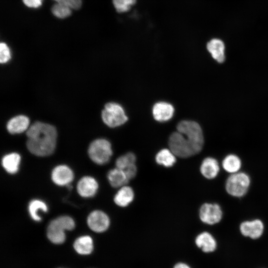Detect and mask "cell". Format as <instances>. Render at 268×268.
Masks as SVG:
<instances>
[{
  "label": "cell",
  "mask_w": 268,
  "mask_h": 268,
  "mask_svg": "<svg viewBox=\"0 0 268 268\" xmlns=\"http://www.w3.org/2000/svg\"><path fill=\"white\" fill-rule=\"evenodd\" d=\"M174 112L173 106L164 102L156 103L152 109L154 118L159 122H165L170 120L173 117Z\"/></svg>",
  "instance_id": "4fadbf2b"
},
{
  "label": "cell",
  "mask_w": 268,
  "mask_h": 268,
  "mask_svg": "<svg viewBox=\"0 0 268 268\" xmlns=\"http://www.w3.org/2000/svg\"><path fill=\"white\" fill-rule=\"evenodd\" d=\"M102 118L105 124L111 128L120 126L128 120L123 108L116 103H108L102 112Z\"/></svg>",
  "instance_id": "8992f818"
},
{
  "label": "cell",
  "mask_w": 268,
  "mask_h": 268,
  "mask_svg": "<svg viewBox=\"0 0 268 268\" xmlns=\"http://www.w3.org/2000/svg\"><path fill=\"white\" fill-rule=\"evenodd\" d=\"M123 170L125 172L128 178L130 180L135 176L137 172V168L135 164H134Z\"/></svg>",
  "instance_id": "83f0119b"
},
{
  "label": "cell",
  "mask_w": 268,
  "mask_h": 268,
  "mask_svg": "<svg viewBox=\"0 0 268 268\" xmlns=\"http://www.w3.org/2000/svg\"><path fill=\"white\" fill-rule=\"evenodd\" d=\"M48 207L46 204L39 200L31 201L28 205V211L31 217L36 221H39L41 218L38 215L39 211H47Z\"/></svg>",
  "instance_id": "603a6c76"
},
{
  "label": "cell",
  "mask_w": 268,
  "mask_h": 268,
  "mask_svg": "<svg viewBox=\"0 0 268 268\" xmlns=\"http://www.w3.org/2000/svg\"><path fill=\"white\" fill-rule=\"evenodd\" d=\"M251 185L250 175L241 171L228 176L225 182L224 188L229 196L235 198H241L247 195Z\"/></svg>",
  "instance_id": "3957f363"
},
{
  "label": "cell",
  "mask_w": 268,
  "mask_h": 268,
  "mask_svg": "<svg viewBox=\"0 0 268 268\" xmlns=\"http://www.w3.org/2000/svg\"><path fill=\"white\" fill-rule=\"evenodd\" d=\"M62 2H64L69 8L74 9L80 8L82 4L81 0H64Z\"/></svg>",
  "instance_id": "f1b7e54d"
},
{
  "label": "cell",
  "mask_w": 268,
  "mask_h": 268,
  "mask_svg": "<svg viewBox=\"0 0 268 268\" xmlns=\"http://www.w3.org/2000/svg\"><path fill=\"white\" fill-rule=\"evenodd\" d=\"M206 47L212 57L218 63H222L225 61V45L222 40L212 39L207 43Z\"/></svg>",
  "instance_id": "2e32d148"
},
{
  "label": "cell",
  "mask_w": 268,
  "mask_h": 268,
  "mask_svg": "<svg viewBox=\"0 0 268 268\" xmlns=\"http://www.w3.org/2000/svg\"><path fill=\"white\" fill-rule=\"evenodd\" d=\"M136 157L132 152H128L119 157L116 161V167L124 170L129 166L135 164Z\"/></svg>",
  "instance_id": "cb8c5ba5"
},
{
  "label": "cell",
  "mask_w": 268,
  "mask_h": 268,
  "mask_svg": "<svg viewBox=\"0 0 268 268\" xmlns=\"http://www.w3.org/2000/svg\"><path fill=\"white\" fill-rule=\"evenodd\" d=\"M11 58L10 52L9 48L4 43L0 44V62L1 63L7 62Z\"/></svg>",
  "instance_id": "4316f807"
},
{
  "label": "cell",
  "mask_w": 268,
  "mask_h": 268,
  "mask_svg": "<svg viewBox=\"0 0 268 268\" xmlns=\"http://www.w3.org/2000/svg\"><path fill=\"white\" fill-rule=\"evenodd\" d=\"M196 245L205 253H210L215 251L217 247V242L213 235L206 231L200 233L196 238Z\"/></svg>",
  "instance_id": "9a60e30c"
},
{
  "label": "cell",
  "mask_w": 268,
  "mask_h": 268,
  "mask_svg": "<svg viewBox=\"0 0 268 268\" xmlns=\"http://www.w3.org/2000/svg\"><path fill=\"white\" fill-rule=\"evenodd\" d=\"M55 0L57 2H62L64 1V0Z\"/></svg>",
  "instance_id": "1f68e13d"
},
{
  "label": "cell",
  "mask_w": 268,
  "mask_h": 268,
  "mask_svg": "<svg viewBox=\"0 0 268 268\" xmlns=\"http://www.w3.org/2000/svg\"><path fill=\"white\" fill-rule=\"evenodd\" d=\"M20 156L19 154L13 152L4 155L1 161L2 167L9 174L16 173L20 163Z\"/></svg>",
  "instance_id": "44dd1931"
},
{
  "label": "cell",
  "mask_w": 268,
  "mask_h": 268,
  "mask_svg": "<svg viewBox=\"0 0 268 268\" xmlns=\"http://www.w3.org/2000/svg\"><path fill=\"white\" fill-rule=\"evenodd\" d=\"M75 227L73 219L67 215L60 216L52 220L47 229V236L54 244H61L66 240V230H72Z\"/></svg>",
  "instance_id": "277c9868"
},
{
  "label": "cell",
  "mask_w": 268,
  "mask_h": 268,
  "mask_svg": "<svg viewBox=\"0 0 268 268\" xmlns=\"http://www.w3.org/2000/svg\"><path fill=\"white\" fill-rule=\"evenodd\" d=\"M87 222L91 230L97 233H102L108 229L110 221L109 217L104 212L96 210L89 214Z\"/></svg>",
  "instance_id": "9c48e42d"
},
{
  "label": "cell",
  "mask_w": 268,
  "mask_h": 268,
  "mask_svg": "<svg viewBox=\"0 0 268 268\" xmlns=\"http://www.w3.org/2000/svg\"><path fill=\"white\" fill-rule=\"evenodd\" d=\"M177 131L169 137L170 149L176 156L188 158L197 154L202 149L204 138L198 123L192 121H182L177 126Z\"/></svg>",
  "instance_id": "6da1fadb"
},
{
  "label": "cell",
  "mask_w": 268,
  "mask_h": 268,
  "mask_svg": "<svg viewBox=\"0 0 268 268\" xmlns=\"http://www.w3.org/2000/svg\"><path fill=\"white\" fill-rule=\"evenodd\" d=\"M73 248L79 254L87 255L91 254L93 249L92 238L88 235L77 238L74 242Z\"/></svg>",
  "instance_id": "ffe728a7"
},
{
  "label": "cell",
  "mask_w": 268,
  "mask_h": 268,
  "mask_svg": "<svg viewBox=\"0 0 268 268\" xmlns=\"http://www.w3.org/2000/svg\"><path fill=\"white\" fill-rule=\"evenodd\" d=\"M43 0H22L23 3L27 6L31 8H37L42 3Z\"/></svg>",
  "instance_id": "f546056e"
},
{
  "label": "cell",
  "mask_w": 268,
  "mask_h": 268,
  "mask_svg": "<svg viewBox=\"0 0 268 268\" xmlns=\"http://www.w3.org/2000/svg\"><path fill=\"white\" fill-rule=\"evenodd\" d=\"M136 0H113V4L119 12L128 11L134 5Z\"/></svg>",
  "instance_id": "484cf974"
},
{
  "label": "cell",
  "mask_w": 268,
  "mask_h": 268,
  "mask_svg": "<svg viewBox=\"0 0 268 268\" xmlns=\"http://www.w3.org/2000/svg\"><path fill=\"white\" fill-rule=\"evenodd\" d=\"M221 164L213 157H207L201 162L200 171L201 175L206 179H215L220 171Z\"/></svg>",
  "instance_id": "30bf717a"
},
{
  "label": "cell",
  "mask_w": 268,
  "mask_h": 268,
  "mask_svg": "<svg viewBox=\"0 0 268 268\" xmlns=\"http://www.w3.org/2000/svg\"><path fill=\"white\" fill-rule=\"evenodd\" d=\"M26 145L29 151L38 156H47L54 151L57 136L56 128L49 124L37 122L26 132Z\"/></svg>",
  "instance_id": "7a4b0ae2"
},
{
  "label": "cell",
  "mask_w": 268,
  "mask_h": 268,
  "mask_svg": "<svg viewBox=\"0 0 268 268\" xmlns=\"http://www.w3.org/2000/svg\"><path fill=\"white\" fill-rule=\"evenodd\" d=\"M221 166L229 175L234 174L241 171L242 161L237 154L229 153L222 159Z\"/></svg>",
  "instance_id": "5bb4252c"
},
{
  "label": "cell",
  "mask_w": 268,
  "mask_h": 268,
  "mask_svg": "<svg viewBox=\"0 0 268 268\" xmlns=\"http://www.w3.org/2000/svg\"><path fill=\"white\" fill-rule=\"evenodd\" d=\"M176 156L169 149H162L156 154L155 161L156 163L165 167L173 166L176 161Z\"/></svg>",
  "instance_id": "7402d4cb"
},
{
  "label": "cell",
  "mask_w": 268,
  "mask_h": 268,
  "mask_svg": "<svg viewBox=\"0 0 268 268\" xmlns=\"http://www.w3.org/2000/svg\"><path fill=\"white\" fill-rule=\"evenodd\" d=\"M53 182L58 186H68L72 181L74 175L71 169L67 165L55 167L51 174Z\"/></svg>",
  "instance_id": "8fae6325"
},
{
  "label": "cell",
  "mask_w": 268,
  "mask_h": 268,
  "mask_svg": "<svg viewBox=\"0 0 268 268\" xmlns=\"http://www.w3.org/2000/svg\"><path fill=\"white\" fill-rule=\"evenodd\" d=\"M174 268H191L188 265L185 263H179L177 264Z\"/></svg>",
  "instance_id": "4dcf8cb0"
},
{
  "label": "cell",
  "mask_w": 268,
  "mask_h": 268,
  "mask_svg": "<svg viewBox=\"0 0 268 268\" xmlns=\"http://www.w3.org/2000/svg\"><path fill=\"white\" fill-rule=\"evenodd\" d=\"M53 14L60 18H65L69 16L71 13L70 8L64 2H57L52 8Z\"/></svg>",
  "instance_id": "d4e9b609"
},
{
  "label": "cell",
  "mask_w": 268,
  "mask_h": 268,
  "mask_svg": "<svg viewBox=\"0 0 268 268\" xmlns=\"http://www.w3.org/2000/svg\"><path fill=\"white\" fill-rule=\"evenodd\" d=\"M134 192L130 186L125 185L121 188L115 194L114 202L121 207H126L129 205L134 200Z\"/></svg>",
  "instance_id": "e0dca14e"
},
{
  "label": "cell",
  "mask_w": 268,
  "mask_h": 268,
  "mask_svg": "<svg viewBox=\"0 0 268 268\" xmlns=\"http://www.w3.org/2000/svg\"><path fill=\"white\" fill-rule=\"evenodd\" d=\"M199 215L202 223L213 225L221 221L223 217V211L219 203L205 202L201 206Z\"/></svg>",
  "instance_id": "52a82bcc"
},
{
  "label": "cell",
  "mask_w": 268,
  "mask_h": 268,
  "mask_svg": "<svg viewBox=\"0 0 268 268\" xmlns=\"http://www.w3.org/2000/svg\"><path fill=\"white\" fill-rule=\"evenodd\" d=\"M110 184L114 188H121L129 181L125 172L117 167L110 170L107 174Z\"/></svg>",
  "instance_id": "d6986e66"
},
{
  "label": "cell",
  "mask_w": 268,
  "mask_h": 268,
  "mask_svg": "<svg viewBox=\"0 0 268 268\" xmlns=\"http://www.w3.org/2000/svg\"><path fill=\"white\" fill-rule=\"evenodd\" d=\"M265 230V224L263 220L259 218L245 220L239 225L241 234L246 237L252 239L260 238Z\"/></svg>",
  "instance_id": "ba28073f"
},
{
  "label": "cell",
  "mask_w": 268,
  "mask_h": 268,
  "mask_svg": "<svg viewBox=\"0 0 268 268\" xmlns=\"http://www.w3.org/2000/svg\"><path fill=\"white\" fill-rule=\"evenodd\" d=\"M29 122V120L26 116H17L8 122L7 129L11 134L21 133L28 130Z\"/></svg>",
  "instance_id": "ac0fdd59"
},
{
  "label": "cell",
  "mask_w": 268,
  "mask_h": 268,
  "mask_svg": "<svg viewBox=\"0 0 268 268\" xmlns=\"http://www.w3.org/2000/svg\"><path fill=\"white\" fill-rule=\"evenodd\" d=\"M98 189L96 180L90 176H84L81 178L77 184V191L78 194L84 198L94 196Z\"/></svg>",
  "instance_id": "7c38bea8"
},
{
  "label": "cell",
  "mask_w": 268,
  "mask_h": 268,
  "mask_svg": "<svg viewBox=\"0 0 268 268\" xmlns=\"http://www.w3.org/2000/svg\"><path fill=\"white\" fill-rule=\"evenodd\" d=\"M88 153L93 162L98 165H104L110 160L113 151L111 144L108 140L100 138L90 143Z\"/></svg>",
  "instance_id": "5b68a950"
}]
</instances>
